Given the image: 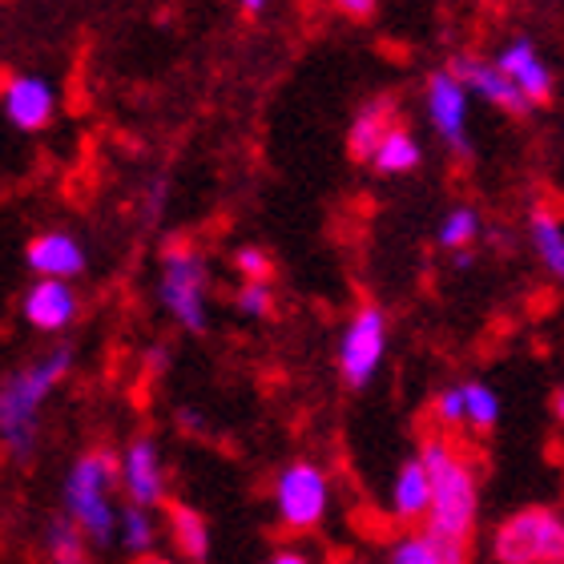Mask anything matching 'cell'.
<instances>
[{"label": "cell", "mask_w": 564, "mask_h": 564, "mask_svg": "<svg viewBox=\"0 0 564 564\" xmlns=\"http://www.w3.org/2000/svg\"><path fill=\"white\" fill-rule=\"evenodd\" d=\"M162 367H165V351H162V347H153V351H150V371H162Z\"/></svg>", "instance_id": "cell-31"}, {"label": "cell", "mask_w": 564, "mask_h": 564, "mask_svg": "<svg viewBox=\"0 0 564 564\" xmlns=\"http://www.w3.org/2000/svg\"><path fill=\"white\" fill-rule=\"evenodd\" d=\"M388 351V315L376 303H364L343 327L339 339V376L347 388H367L376 379Z\"/></svg>", "instance_id": "cell-7"}, {"label": "cell", "mask_w": 564, "mask_h": 564, "mask_svg": "<svg viewBox=\"0 0 564 564\" xmlns=\"http://www.w3.org/2000/svg\"><path fill=\"white\" fill-rule=\"evenodd\" d=\"M113 484H121V459L113 452H89L65 476V512L94 544L118 536V512L109 500Z\"/></svg>", "instance_id": "cell-3"}, {"label": "cell", "mask_w": 564, "mask_h": 564, "mask_svg": "<svg viewBox=\"0 0 564 564\" xmlns=\"http://www.w3.org/2000/svg\"><path fill=\"white\" fill-rule=\"evenodd\" d=\"M529 230H532V247H536L541 262L549 267V274L564 282V223L553 210L536 206V210H532Z\"/></svg>", "instance_id": "cell-18"}, {"label": "cell", "mask_w": 564, "mask_h": 564, "mask_svg": "<svg viewBox=\"0 0 564 564\" xmlns=\"http://www.w3.org/2000/svg\"><path fill=\"white\" fill-rule=\"evenodd\" d=\"M423 162V153H420V141H415L412 130H403V126H395V130L388 133V138L379 141V150L376 158H371V165H376L379 174H412L415 165Z\"/></svg>", "instance_id": "cell-19"}, {"label": "cell", "mask_w": 564, "mask_h": 564, "mask_svg": "<svg viewBox=\"0 0 564 564\" xmlns=\"http://www.w3.org/2000/svg\"><path fill=\"white\" fill-rule=\"evenodd\" d=\"M21 315L29 327L45 330H65L77 318V294H73L69 282L61 279H36L21 299Z\"/></svg>", "instance_id": "cell-12"}, {"label": "cell", "mask_w": 564, "mask_h": 564, "mask_svg": "<svg viewBox=\"0 0 564 564\" xmlns=\"http://www.w3.org/2000/svg\"><path fill=\"white\" fill-rule=\"evenodd\" d=\"M343 17H355V21H367L371 12H376V0H330Z\"/></svg>", "instance_id": "cell-28"}, {"label": "cell", "mask_w": 564, "mask_h": 564, "mask_svg": "<svg viewBox=\"0 0 564 564\" xmlns=\"http://www.w3.org/2000/svg\"><path fill=\"white\" fill-rule=\"evenodd\" d=\"M121 488L130 496V505L138 508H158L165 505V471H162V452L150 435H138L126 456H121Z\"/></svg>", "instance_id": "cell-9"}, {"label": "cell", "mask_w": 564, "mask_h": 564, "mask_svg": "<svg viewBox=\"0 0 564 564\" xmlns=\"http://www.w3.org/2000/svg\"><path fill=\"white\" fill-rule=\"evenodd\" d=\"M235 267L247 282H271V274H274V259L259 247H238Z\"/></svg>", "instance_id": "cell-27"}, {"label": "cell", "mask_w": 564, "mask_h": 564, "mask_svg": "<svg viewBox=\"0 0 564 564\" xmlns=\"http://www.w3.org/2000/svg\"><path fill=\"white\" fill-rule=\"evenodd\" d=\"M53 109H57V94L45 77H33V73H17L4 82V118L24 133L45 130L53 121Z\"/></svg>", "instance_id": "cell-11"}, {"label": "cell", "mask_w": 564, "mask_h": 564, "mask_svg": "<svg viewBox=\"0 0 564 564\" xmlns=\"http://www.w3.org/2000/svg\"><path fill=\"white\" fill-rule=\"evenodd\" d=\"M177 423H182L189 435H202V427H206V420H202V415H194V412H182V415H177Z\"/></svg>", "instance_id": "cell-30"}, {"label": "cell", "mask_w": 564, "mask_h": 564, "mask_svg": "<svg viewBox=\"0 0 564 564\" xmlns=\"http://www.w3.org/2000/svg\"><path fill=\"white\" fill-rule=\"evenodd\" d=\"M118 541L126 553L133 556H150V544H153V520H150V508H138V505H126L118 512Z\"/></svg>", "instance_id": "cell-21"}, {"label": "cell", "mask_w": 564, "mask_h": 564, "mask_svg": "<svg viewBox=\"0 0 564 564\" xmlns=\"http://www.w3.org/2000/svg\"><path fill=\"white\" fill-rule=\"evenodd\" d=\"M165 524H170V541H174L177 556L186 561H206L210 553V529L206 517L189 505H165Z\"/></svg>", "instance_id": "cell-17"}, {"label": "cell", "mask_w": 564, "mask_h": 564, "mask_svg": "<svg viewBox=\"0 0 564 564\" xmlns=\"http://www.w3.org/2000/svg\"><path fill=\"white\" fill-rule=\"evenodd\" d=\"M335 564H364V561H355V556H339Z\"/></svg>", "instance_id": "cell-35"}, {"label": "cell", "mask_w": 564, "mask_h": 564, "mask_svg": "<svg viewBox=\"0 0 564 564\" xmlns=\"http://www.w3.org/2000/svg\"><path fill=\"white\" fill-rule=\"evenodd\" d=\"M85 536L69 517H57L45 529V553L53 564H89V553H85Z\"/></svg>", "instance_id": "cell-20"}, {"label": "cell", "mask_w": 564, "mask_h": 564, "mask_svg": "<svg viewBox=\"0 0 564 564\" xmlns=\"http://www.w3.org/2000/svg\"><path fill=\"white\" fill-rule=\"evenodd\" d=\"M133 564H174V561H165V556H138V561H133Z\"/></svg>", "instance_id": "cell-33"}, {"label": "cell", "mask_w": 564, "mask_h": 564, "mask_svg": "<svg viewBox=\"0 0 564 564\" xmlns=\"http://www.w3.org/2000/svg\"><path fill=\"white\" fill-rule=\"evenodd\" d=\"M206 286H210V271H206V259L198 250L174 238L162 254V282H158V294H162V306L170 311L177 327L189 330V335H202L206 330Z\"/></svg>", "instance_id": "cell-4"}, {"label": "cell", "mask_w": 564, "mask_h": 564, "mask_svg": "<svg viewBox=\"0 0 564 564\" xmlns=\"http://www.w3.org/2000/svg\"><path fill=\"white\" fill-rule=\"evenodd\" d=\"M427 118L456 158H468V85L452 69L427 77Z\"/></svg>", "instance_id": "cell-8"}, {"label": "cell", "mask_w": 564, "mask_h": 564, "mask_svg": "<svg viewBox=\"0 0 564 564\" xmlns=\"http://www.w3.org/2000/svg\"><path fill=\"white\" fill-rule=\"evenodd\" d=\"M492 553L500 564H564V520L553 508H520L496 529Z\"/></svg>", "instance_id": "cell-5"}, {"label": "cell", "mask_w": 564, "mask_h": 564, "mask_svg": "<svg viewBox=\"0 0 564 564\" xmlns=\"http://www.w3.org/2000/svg\"><path fill=\"white\" fill-rule=\"evenodd\" d=\"M447 69L456 73L459 82L468 85V94L484 97L488 106L505 109V113H512V118H524L532 109V101L524 94H520L517 85L508 82L505 73H500V65L496 61H484V57H456Z\"/></svg>", "instance_id": "cell-10"}, {"label": "cell", "mask_w": 564, "mask_h": 564, "mask_svg": "<svg viewBox=\"0 0 564 564\" xmlns=\"http://www.w3.org/2000/svg\"><path fill=\"white\" fill-rule=\"evenodd\" d=\"M388 564H440L435 561V549L427 541V532H408L400 541H391Z\"/></svg>", "instance_id": "cell-24"}, {"label": "cell", "mask_w": 564, "mask_h": 564, "mask_svg": "<svg viewBox=\"0 0 564 564\" xmlns=\"http://www.w3.org/2000/svg\"><path fill=\"white\" fill-rule=\"evenodd\" d=\"M73 351L69 347H53L29 367H21L17 376L4 379L0 388V440L12 459H29L36 447V415L41 403L48 400V391L57 388L61 379L69 376Z\"/></svg>", "instance_id": "cell-2"}, {"label": "cell", "mask_w": 564, "mask_h": 564, "mask_svg": "<svg viewBox=\"0 0 564 564\" xmlns=\"http://www.w3.org/2000/svg\"><path fill=\"white\" fill-rule=\"evenodd\" d=\"M553 412H556V420L564 423V388H561V391H556V395H553Z\"/></svg>", "instance_id": "cell-32"}, {"label": "cell", "mask_w": 564, "mask_h": 564, "mask_svg": "<svg viewBox=\"0 0 564 564\" xmlns=\"http://www.w3.org/2000/svg\"><path fill=\"white\" fill-rule=\"evenodd\" d=\"M435 423H440V432H459L464 423H468V412H464V388H447L435 395Z\"/></svg>", "instance_id": "cell-25"}, {"label": "cell", "mask_w": 564, "mask_h": 564, "mask_svg": "<svg viewBox=\"0 0 564 564\" xmlns=\"http://www.w3.org/2000/svg\"><path fill=\"white\" fill-rule=\"evenodd\" d=\"M238 311L247 318H271L274 311V291L271 282H247V286H238Z\"/></svg>", "instance_id": "cell-26"}, {"label": "cell", "mask_w": 564, "mask_h": 564, "mask_svg": "<svg viewBox=\"0 0 564 564\" xmlns=\"http://www.w3.org/2000/svg\"><path fill=\"white\" fill-rule=\"evenodd\" d=\"M330 484L311 459H294L274 476V512L286 532H315L327 517Z\"/></svg>", "instance_id": "cell-6"}, {"label": "cell", "mask_w": 564, "mask_h": 564, "mask_svg": "<svg viewBox=\"0 0 564 564\" xmlns=\"http://www.w3.org/2000/svg\"><path fill=\"white\" fill-rule=\"evenodd\" d=\"M476 235H480V214L471 210V206H456V210L447 214L444 223H440V247L444 250H468L471 242H476Z\"/></svg>", "instance_id": "cell-22"}, {"label": "cell", "mask_w": 564, "mask_h": 564, "mask_svg": "<svg viewBox=\"0 0 564 564\" xmlns=\"http://www.w3.org/2000/svg\"><path fill=\"white\" fill-rule=\"evenodd\" d=\"M496 65H500V73L517 85L520 94L529 97L532 106H544V101L553 97V73H549V65L541 61V53H536V45H532L529 36L508 41V45L496 53Z\"/></svg>", "instance_id": "cell-13"}, {"label": "cell", "mask_w": 564, "mask_h": 564, "mask_svg": "<svg viewBox=\"0 0 564 564\" xmlns=\"http://www.w3.org/2000/svg\"><path fill=\"white\" fill-rule=\"evenodd\" d=\"M24 262H29V271H36V279H61L69 282L73 274L85 271V250L82 242L65 230H45V235H36L24 250Z\"/></svg>", "instance_id": "cell-14"}, {"label": "cell", "mask_w": 564, "mask_h": 564, "mask_svg": "<svg viewBox=\"0 0 564 564\" xmlns=\"http://www.w3.org/2000/svg\"><path fill=\"white\" fill-rule=\"evenodd\" d=\"M391 512H395L403 524L432 517V476H427L420 456L403 459L400 471H395V484H391Z\"/></svg>", "instance_id": "cell-15"}, {"label": "cell", "mask_w": 564, "mask_h": 564, "mask_svg": "<svg viewBox=\"0 0 564 564\" xmlns=\"http://www.w3.org/2000/svg\"><path fill=\"white\" fill-rule=\"evenodd\" d=\"M464 412H468V427L492 432L496 420H500V400H496V391L484 388V383H464Z\"/></svg>", "instance_id": "cell-23"}, {"label": "cell", "mask_w": 564, "mask_h": 564, "mask_svg": "<svg viewBox=\"0 0 564 564\" xmlns=\"http://www.w3.org/2000/svg\"><path fill=\"white\" fill-rule=\"evenodd\" d=\"M238 4H242L247 12H262V4H267V0H238Z\"/></svg>", "instance_id": "cell-34"}, {"label": "cell", "mask_w": 564, "mask_h": 564, "mask_svg": "<svg viewBox=\"0 0 564 564\" xmlns=\"http://www.w3.org/2000/svg\"><path fill=\"white\" fill-rule=\"evenodd\" d=\"M420 459L432 476V517L423 529L471 544L476 512H480V480L468 452L447 432H432L420 440Z\"/></svg>", "instance_id": "cell-1"}, {"label": "cell", "mask_w": 564, "mask_h": 564, "mask_svg": "<svg viewBox=\"0 0 564 564\" xmlns=\"http://www.w3.org/2000/svg\"><path fill=\"white\" fill-rule=\"evenodd\" d=\"M271 564H315V556L303 553V549H282V553L271 556Z\"/></svg>", "instance_id": "cell-29"}, {"label": "cell", "mask_w": 564, "mask_h": 564, "mask_svg": "<svg viewBox=\"0 0 564 564\" xmlns=\"http://www.w3.org/2000/svg\"><path fill=\"white\" fill-rule=\"evenodd\" d=\"M400 121H395V101L391 97H376V101H367L351 121V133H347V145L359 162H371L379 150V141L388 138Z\"/></svg>", "instance_id": "cell-16"}]
</instances>
